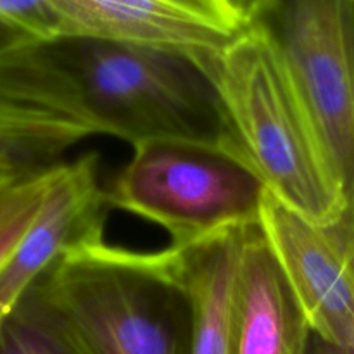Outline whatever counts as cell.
<instances>
[{"label":"cell","instance_id":"30bf717a","mask_svg":"<svg viewBox=\"0 0 354 354\" xmlns=\"http://www.w3.org/2000/svg\"><path fill=\"white\" fill-rule=\"evenodd\" d=\"M245 230V228H244ZM242 230L152 252L190 310L189 354H235V275Z\"/></svg>","mask_w":354,"mask_h":354},{"label":"cell","instance_id":"ba28073f","mask_svg":"<svg viewBox=\"0 0 354 354\" xmlns=\"http://www.w3.org/2000/svg\"><path fill=\"white\" fill-rule=\"evenodd\" d=\"M107 209L106 189L99 182V156L66 162L37 223L0 270V324L59 256L104 235Z\"/></svg>","mask_w":354,"mask_h":354},{"label":"cell","instance_id":"8fae6325","mask_svg":"<svg viewBox=\"0 0 354 354\" xmlns=\"http://www.w3.org/2000/svg\"><path fill=\"white\" fill-rule=\"evenodd\" d=\"M93 135L86 124L45 107L0 95V159L48 165Z\"/></svg>","mask_w":354,"mask_h":354},{"label":"cell","instance_id":"8992f818","mask_svg":"<svg viewBox=\"0 0 354 354\" xmlns=\"http://www.w3.org/2000/svg\"><path fill=\"white\" fill-rule=\"evenodd\" d=\"M61 38H93L192 57L234 44L272 0H52Z\"/></svg>","mask_w":354,"mask_h":354},{"label":"cell","instance_id":"277c9868","mask_svg":"<svg viewBox=\"0 0 354 354\" xmlns=\"http://www.w3.org/2000/svg\"><path fill=\"white\" fill-rule=\"evenodd\" d=\"M266 187L232 156L183 144H144L106 189L107 206L166 230L173 248L256 227Z\"/></svg>","mask_w":354,"mask_h":354},{"label":"cell","instance_id":"7a4b0ae2","mask_svg":"<svg viewBox=\"0 0 354 354\" xmlns=\"http://www.w3.org/2000/svg\"><path fill=\"white\" fill-rule=\"evenodd\" d=\"M189 59L216 92L232 156L304 220L337 223L349 209L344 187L265 17L228 47Z\"/></svg>","mask_w":354,"mask_h":354},{"label":"cell","instance_id":"4fadbf2b","mask_svg":"<svg viewBox=\"0 0 354 354\" xmlns=\"http://www.w3.org/2000/svg\"><path fill=\"white\" fill-rule=\"evenodd\" d=\"M0 354H68L23 303L0 324Z\"/></svg>","mask_w":354,"mask_h":354},{"label":"cell","instance_id":"3957f363","mask_svg":"<svg viewBox=\"0 0 354 354\" xmlns=\"http://www.w3.org/2000/svg\"><path fill=\"white\" fill-rule=\"evenodd\" d=\"M68 354H189L190 310L152 252L104 235L59 256L21 299Z\"/></svg>","mask_w":354,"mask_h":354},{"label":"cell","instance_id":"7c38bea8","mask_svg":"<svg viewBox=\"0 0 354 354\" xmlns=\"http://www.w3.org/2000/svg\"><path fill=\"white\" fill-rule=\"evenodd\" d=\"M66 162H21L0 159V270L24 241Z\"/></svg>","mask_w":354,"mask_h":354},{"label":"cell","instance_id":"9c48e42d","mask_svg":"<svg viewBox=\"0 0 354 354\" xmlns=\"http://www.w3.org/2000/svg\"><path fill=\"white\" fill-rule=\"evenodd\" d=\"M313 332L259 227L242 230L235 275V354H308Z\"/></svg>","mask_w":354,"mask_h":354},{"label":"cell","instance_id":"5b68a950","mask_svg":"<svg viewBox=\"0 0 354 354\" xmlns=\"http://www.w3.org/2000/svg\"><path fill=\"white\" fill-rule=\"evenodd\" d=\"M265 19L354 207V0H272Z\"/></svg>","mask_w":354,"mask_h":354},{"label":"cell","instance_id":"52a82bcc","mask_svg":"<svg viewBox=\"0 0 354 354\" xmlns=\"http://www.w3.org/2000/svg\"><path fill=\"white\" fill-rule=\"evenodd\" d=\"M258 227L279 261L313 337L341 349L354 341V207L315 225L266 190Z\"/></svg>","mask_w":354,"mask_h":354},{"label":"cell","instance_id":"6da1fadb","mask_svg":"<svg viewBox=\"0 0 354 354\" xmlns=\"http://www.w3.org/2000/svg\"><path fill=\"white\" fill-rule=\"evenodd\" d=\"M0 95L64 114L131 149L183 144L232 156L213 85L173 52L93 38L19 45L0 52Z\"/></svg>","mask_w":354,"mask_h":354}]
</instances>
